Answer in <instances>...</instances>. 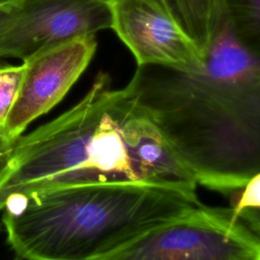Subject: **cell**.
Segmentation results:
<instances>
[{"mask_svg":"<svg viewBox=\"0 0 260 260\" xmlns=\"http://www.w3.org/2000/svg\"><path fill=\"white\" fill-rule=\"evenodd\" d=\"M96 48L95 35L85 36L22 61V81L3 127L10 141L62 101L89 65Z\"/></svg>","mask_w":260,"mask_h":260,"instance_id":"obj_6","label":"cell"},{"mask_svg":"<svg viewBox=\"0 0 260 260\" xmlns=\"http://www.w3.org/2000/svg\"><path fill=\"white\" fill-rule=\"evenodd\" d=\"M25 66L21 65L0 67V128L3 130L6 118L17 96ZM4 133V132H3Z\"/></svg>","mask_w":260,"mask_h":260,"instance_id":"obj_11","label":"cell"},{"mask_svg":"<svg viewBox=\"0 0 260 260\" xmlns=\"http://www.w3.org/2000/svg\"><path fill=\"white\" fill-rule=\"evenodd\" d=\"M14 260H19V258H16V259H14Z\"/></svg>","mask_w":260,"mask_h":260,"instance_id":"obj_15","label":"cell"},{"mask_svg":"<svg viewBox=\"0 0 260 260\" xmlns=\"http://www.w3.org/2000/svg\"><path fill=\"white\" fill-rule=\"evenodd\" d=\"M13 143V141H10L4 135L3 130L0 128V180L3 178L9 168Z\"/></svg>","mask_w":260,"mask_h":260,"instance_id":"obj_12","label":"cell"},{"mask_svg":"<svg viewBox=\"0 0 260 260\" xmlns=\"http://www.w3.org/2000/svg\"><path fill=\"white\" fill-rule=\"evenodd\" d=\"M111 26L107 0H11L0 5V59L25 61Z\"/></svg>","mask_w":260,"mask_h":260,"instance_id":"obj_5","label":"cell"},{"mask_svg":"<svg viewBox=\"0 0 260 260\" xmlns=\"http://www.w3.org/2000/svg\"><path fill=\"white\" fill-rule=\"evenodd\" d=\"M220 1L222 11L239 40L260 53V0Z\"/></svg>","mask_w":260,"mask_h":260,"instance_id":"obj_9","label":"cell"},{"mask_svg":"<svg viewBox=\"0 0 260 260\" xmlns=\"http://www.w3.org/2000/svg\"><path fill=\"white\" fill-rule=\"evenodd\" d=\"M108 2H110V3H113V2H115V1H117V0H107Z\"/></svg>","mask_w":260,"mask_h":260,"instance_id":"obj_14","label":"cell"},{"mask_svg":"<svg viewBox=\"0 0 260 260\" xmlns=\"http://www.w3.org/2000/svg\"><path fill=\"white\" fill-rule=\"evenodd\" d=\"M9 1H11V0H0V5H2V4H5V3L9 2Z\"/></svg>","mask_w":260,"mask_h":260,"instance_id":"obj_13","label":"cell"},{"mask_svg":"<svg viewBox=\"0 0 260 260\" xmlns=\"http://www.w3.org/2000/svg\"><path fill=\"white\" fill-rule=\"evenodd\" d=\"M138 183L197 196V183L127 87L100 71L83 98L13 143L0 210L15 195L92 183Z\"/></svg>","mask_w":260,"mask_h":260,"instance_id":"obj_2","label":"cell"},{"mask_svg":"<svg viewBox=\"0 0 260 260\" xmlns=\"http://www.w3.org/2000/svg\"><path fill=\"white\" fill-rule=\"evenodd\" d=\"M127 87L197 185L231 194L260 174V53L223 11L201 68L137 66Z\"/></svg>","mask_w":260,"mask_h":260,"instance_id":"obj_1","label":"cell"},{"mask_svg":"<svg viewBox=\"0 0 260 260\" xmlns=\"http://www.w3.org/2000/svg\"><path fill=\"white\" fill-rule=\"evenodd\" d=\"M200 204L197 196L146 184L92 183L12 196L2 222L19 259L93 260Z\"/></svg>","mask_w":260,"mask_h":260,"instance_id":"obj_3","label":"cell"},{"mask_svg":"<svg viewBox=\"0 0 260 260\" xmlns=\"http://www.w3.org/2000/svg\"><path fill=\"white\" fill-rule=\"evenodd\" d=\"M93 260H260V238L231 207L201 203Z\"/></svg>","mask_w":260,"mask_h":260,"instance_id":"obj_4","label":"cell"},{"mask_svg":"<svg viewBox=\"0 0 260 260\" xmlns=\"http://www.w3.org/2000/svg\"><path fill=\"white\" fill-rule=\"evenodd\" d=\"M260 174L253 177L244 187L231 193V208L236 216L259 235L260 231Z\"/></svg>","mask_w":260,"mask_h":260,"instance_id":"obj_10","label":"cell"},{"mask_svg":"<svg viewBox=\"0 0 260 260\" xmlns=\"http://www.w3.org/2000/svg\"><path fill=\"white\" fill-rule=\"evenodd\" d=\"M192 40L204 57L222 13L220 0H152Z\"/></svg>","mask_w":260,"mask_h":260,"instance_id":"obj_8","label":"cell"},{"mask_svg":"<svg viewBox=\"0 0 260 260\" xmlns=\"http://www.w3.org/2000/svg\"><path fill=\"white\" fill-rule=\"evenodd\" d=\"M112 26L133 54L137 66H161L191 71L204 57L178 23L152 0H117Z\"/></svg>","mask_w":260,"mask_h":260,"instance_id":"obj_7","label":"cell"}]
</instances>
